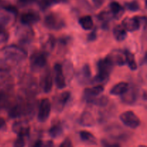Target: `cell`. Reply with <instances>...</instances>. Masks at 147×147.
<instances>
[{
    "label": "cell",
    "instance_id": "obj_5",
    "mask_svg": "<svg viewBox=\"0 0 147 147\" xmlns=\"http://www.w3.org/2000/svg\"><path fill=\"white\" fill-rule=\"evenodd\" d=\"M51 111V103L47 98L41 100L39 106V111L37 114V120L40 122H45L47 120Z\"/></svg>",
    "mask_w": 147,
    "mask_h": 147
},
{
    "label": "cell",
    "instance_id": "obj_7",
    "mask_svg": "<svg viewBox=\"0 0 147 147\" xmlns=\"http://www.w3.org/2000/svg\"><path fill=\"white\" fill-rule=\"evenodd\" d=\"M54 72L55 86L59 89L65 88L66 87V81L64 73H63V69L61 65L58 64V63L55 65Z\"/></svg>",
    "mask_w": 147,
    "mask_h": 147
},
{
    "label": "cell",
    "instance_id": "obj_28",
    "mask_svg": "<svg viewBox=\"0 0 147 147\" xmlns=\"http://www.w3.org/2000/svg\"><path fill=\"white\" fill-rule=\"evenodd\" d=\"M9 34L7 32L2 28H0V43H4L7 41Z\"/></svg>",
    "mask_w": 147,
    "mask_h": 147
},
{
    "label": "cell",
    "instance_id": "obj_24",
    "mask_svg": "<svg viewBox=\"0 0 147 147\" xmlns=\"http://www.w3.org/2000/svg\"><path fill=\"white\" fill-rule=\"evenodd\" d=\"M65 74L66 78L68 79V80H70V78L73 76V65H72V63L70 61H66L65 63Z\"/></svg>",
    "mask_w": 147,
    "mask_h": 147
},
{
    "label": "cell",
    "instance_id": "obj_38",
    "mask_svg": "<svg viewBox=\"0 0 147 147\" xmlns=\"http://www.w3.org/2000/svg\"><path fill=\"white\" fill-rule=\"evenodd\" d=\"M139 147H146V146H144V145H142V146H139Z\"/></svg>",
    "mask_w": 147,
    "mask_h": 147
},
{
    "label": "cell",
    "instance_id": "obj_29",
    "mask_svg": "<svg viewBox=\"0 0 147 147\" xmlns=\"http://www.w3.org/2000/svg\"><path fill=\"white\" fill-rule=\"evenodd\" d=\"M53 144L51 142H48L47 143H43L41 140H38L35 142L33 147H50V146Z\"/></svg>",
    "mask_w": 147,
    "mask_h": 147
},
{
    "label": "cell",
    "instance_id": "obj_30",
    "mask_svg": "<svg viewBox=\"0 0 147 147\" xmlns=\"http://www.w3.org/2000/svg\"><path fill=\"white\" fill-rule=\"evenodd\" d=\"M60 0H42V4L45 7H48V6H51L53 4H57V3L60 2Z\"/></svg>",
    "mask_w": 147,
    "mask_h": 147
},
{
    "label": "cell",
    "instance_id": "obj_18",
    "mask_svg": "<svg viewBox=\"0 0 147 147\" xmlns=\"http://www.w3.org/2000/svg\"><path fill=\"white\" fill-rule=\"evenodd\" d=\"M79 24L84 30H90L93 27V20L90 16H85L79 19Z\"/></svg>",
    "mask_w": 147,
    "mask_h": 147
},
{
    "label": "cell",
    "instance_id": "obj_31",
    "mask_svg": "<svg viewBox=\"0 0 147 147\" xmlns=\"http://www.w3.org/2000/svg\"><path fill=\"white\" fill-rule=\"evenodd\" d=\"M59 147H73V144H72L71 140H70L69 138L65 139L63 142L61 143V144L60 145Z\"/></svg>",
    "mask_w": 147,
    "mask_h": 147
},
{
    "label": "cell",
    "instance_id": "obj_20",
    "mask_svg": "<svg viewBox=\"0 0 147 147\" xmlns=\"http://www.w3.org/2000/svg\"><path fill=\"white\" fill-rule=\"evenodd\" d=\"M91 76V72H90V68L88 64L85 65L83 67H82L81 70L80 71L78 74V78L79 80H81L84 83L86 80H88Z\"/></svg>",
    "mask_w": 147,
    "mask_h": 147
},
{
    "label": "cell",
    "instance_id": "obj_2",
    "mask_svg": "<svg viewBox=\"0 0 147 147\" xmlns=\"http://www.w3.org/2000/svg\"><path fill=\"white\" fill-rule=\"evenodd\" d=\"M3 51L7 58L14 62L22 61L25 59L27 55V53H26L25 50L14 45L4 47Z\"/></svg>",
    "mask_w": 147,
    "mask_h": 147
},
{
    "label": "cell",
    "instance_id": "obj_10",
    "mask_svg": "<svg viewBox=\"0 0 147 147\" xmlns=\"http://www.w3.org/2000/svg\"><path fill=\"white\" fill-rule=\"evenodd\" d=\"M40 20V16L34 12H27L23 14L20 18V22L24 25L34 24Z\"/></svg>",
    "mask_w": 147,
    "mask_h": 147
},
{
    "label": "cell",
    "instance_id": "obj_17",
    "mask_svg": "<svg viewBox=\"0 0 147 147\" xmlns=\"http://www.w3.org/2000/svg\"><path fill=\"white\" fill-rule=\"evenodd\" d=\"M80 138L83 142L88 144H96V139L91 133L87 131H81L80 132Z\"/></svg>",
    "mask_w": 147,
    "mask_h": 147
},
{
    "label": "cell",
    "instance_id": "obj_1",
    "mask_svg": "<svg viewBox=\"0 0 147 147\" xmlns=\"http://www.w3.org/2000/svg\"><path fill=\"white\" fill-rule=\"evenodd\" d=\"M98 75L95 77L96 83H103L109 79V76L113 70V63L109 56L101 59L98 62Z\"/></svg>",
    "mask_w": 147,
    "mask_h": 147
},
{
    "label": "cell",
    "instance_id": "obj_3",
    "mask_svg": "<svg viewBox=\"0 0 147 147\" xmlns=\"http://www.w3.org/2000/svg\"><path fill=\"white\" fill-rule=\"evenodd\" d=\"M44 24L50 30H59L65 27V24L61 17L56 14H50L45 18Z\"/></svg>",
    "mask_w": 147,
    "mask_h": 147
},
{
    "label": "cell",
    "instance_id": "obj_13",
    "mask_svg": "<svg viewBox=\"0 0 147 147\" xmlns=\"http://www.w3.org/2000/svg\"><path fill=\"white\" fill-rule=\"evenodd\" d=\"M80 123L83 126H93L96 123V121L90 112L84 111L80 116Z\"/></svg>",
    "mask_w": 147,
    "mask_h": 147
},
{
    "label": "cell",
    "instance_id": "obj_11",
    "mask_svg": "<svg viewBox=\"0 0 147 147\" xmlns=\"http://www.w3.org/2000/svg\"><path fill=\"white\" fill-rule=\"evenodd\" d=\"M70 98V93L69 91H65L63 92V93H62L61 94L58 96L57 100H56V103L55 104L56 109H57L58 111H63V108L65 107L66 103H67V101L69 100Z\"/></svg>",
    "mask_w": 147,
    "mask_h": 147
},
{
    "label": "cell",
    "instance_id": "obj_4",
    "mask_svg": "<svg viewBox=\"0 0 147 147\" xmlns=\"http://www.w3.org/2000/svg\"><path fill=\"white\" fill-rule=\"evenodd\" d=\"M120 120L125 126L131 129H136L141 124L140 119L131 111L122 113L120 116Z\"/></svg>",
    "mask_w": 147,
    "mask_h": 147
},
{
    "label": "cell",
    "instance_id": "obj_26",
    "mask_svg": "<svg viewBox=\"0 0 147 147\" xmlns=\"http://www.w3.org/2000/svg\"><path fill=\"white\" fill-rule=\"evenodd\" d=\"M90 102H93L95 104L99 106H104L108 103V98L106 96H102L100 98L97 99V100H93Z\"/></svg>",
    "mask_w": 147,
    "mask_h": 147
},
{
    "label": "cell",
    "instance_id": "obj_8",
    "mask_svg": "<svg viewBox=\"0 0 147 147\" xmlns=\"http://www.w3.org/2000/svg\"><path fill=\"white\" fill-rule=\"evenodd\" d=\"M141 19L139 17H126L122 22V27L126 30V31L134 32L140 28Z\"/></svg>",
    "mask_w": 147,
    "mask_h": 147
},
{
    "label": "cell",
    "instance_id": "obj_33",
    "mask_svg": "<svg viewBox=\"0 0 147 147\" xmlns=\"http://www.w3.org/2000/svg\"><path fill=\"white\" fill-rule=\"evenodd\" d=\"M102 144H103V147H121V146L118 144H111L109 142H106V141L103 140L102 141Z\"/></svg>",
    "mask_w": 147,
    "mask_h": 147
},
{
    "label": "cell",
    "instance_id": "obj_23",
    "mask_svg": "<svg viewBox=\"0 0 147 147\" xmlns=\"http://www.w3.org/2000/svg\"><path fill=\"white\" fill-rule=\"evenodd\" d=\"M63 134V129L59 125H54L49 130V135L52 138H57Z\"/></svg>",
    "mask_w": 147,
    "mask_h": 147
},
{
    "label": "cell",
    "instance_id": "obj_9",
    "mask_svg": "<svg viewBox=\"0 0 147 147\" xmlns=\"http://www.w3.org/2000/svg\"><path fill=\"white\" fill-rule=\"evenodd\" d=\"M104 90V87L102 85L93 86L92 88H88L84 90V96L88 101H90L92 98L99 96Z\"/></svg>",
    "mask_w": 147,
    "mask_h": 147
},
{
    "label": "cell",
    "instance_id": "obj_19",
    "mask_svg": "<svg viewBox=\"0 0 147 147\" xmlns=\"http://www.w3.org/2000/svg\"><path fill=\"white\" fill-rule=\"evenodd\" d=\"M124 56L126 63L128 65L129 68L131 70H136L137 69V65H136L134 55L133 53L126 50V51L124 52Z\"/></svg>",
    "mask_w": 147,
    "mask_h": 147
},
{
    "label": "cell",
    "instance_id": "obj_12",
    "mask_svg": "<svg viewBox=\"0 0 147 147\" xmlns=\"http://www.w3.org/2000/svg\"><path fill=\"white\" fill-rule=\"evenodd\" d=\"M129 88V86L126 82H120L115 85L110 90V93L113 96H122L124 94L128 89Z\"/></svg>",
    "mask_w": 147,
    "mask_h": 147
},
{
    "label": "cell",
    "instance_id": "obj_32",
    "mask_svg": "<svg viewBox=\"0 0 147 147\" xmlns=\"http://www.w3.org/2000/svg\"><path fill=\"white\" fill-rule=\"evenodd\" d=\"M37 0H18V3L20 5L27 6L35 3Z\"/></svg>",
    "mask_w": 147,
    "mask_h": 147
},
{
    "label": "cell",
    "instance_id": "obj_34",
    "mask_svg": "<svg viewBox=\"0 0 147 147\" xmlns=\"http://www.w3.org/2000/svg\"><path fill=\"white\" fill-rule=\"evenodd\" d=\"M4 9H5L7 11H9V12L13 13V14H16L17 13V9L14 7H12V6H7V7H4Z\"/></svg>",
    "mask_w": 147,
    "mask_h": 147
},
{
    "label": "cell",
    "instance_id": "obj_21",
    "mask_svg": "<svg viewBox=\"0 0 147 147\" xmlns=\"http://www.w3.org/2000/svg\"><path fill=\"white\" fill-rule=\"evenodd\" d=\"M122 99H123V101L126 103H129L130 104V103H134L135 101V100H136L135 91H134L132 90H129V88L124 94L122 95Z\"/></svg>",
    "mask_w": 147,
    "mask_h": 147
},
{
    "label": "cell",
    "instance_id": "obj_25",
    "mask_svg": "<svg viewBox=\"0 0 147 147\" xmlns=\"http://www.w3.org/2000/svg\"><path fill=\"white\" fill-rule=\"evenodd\" d=\"M126 7L128 9L132 11H136L139 9V4L136 1H133L131 2L126 3Z\"/></svg>",
    "mask_w": 147,
    "mask_h": 147
},
{
    "label": "cell",
    "instance_id": "obj_22",
    "mask_svg": "<svg viewBox=\"0 0 147 147\" xmlns=\"http://www.w3.org/2000/svg\"><path fill=\"white\" fill-rule=\"evenodd\" d=\"M110 9L113 14L116 17H120L123 13V8L116 1H113L110 4Z\"/></svg>",
    "mask_w": 147,
    "mask_h": 147
},
{
    "label": "cell",
    "instance_id": "obj_27",
    "mask_svg": "<svg viewBox=\"0 0 147 147\" xmlns=\"http://www.w3.org/2000/svg\"><path fill=\"white\" fill-rule=\"evenodd\" d=\"M25 146V141L24 136H19L14 143V147H24Z\"/></svg>",
    "mask_w": 147,
    "mask_h": 147
},
{
    "label": "cell",
    "instance_id": "obj_35",
    "mask_svg": "<svg viewBox=\"0 0 147 147\" xmlns=\"http://www.w3.org/2000/svg\"><path fill=\"white\" fill-rule=\"evenodd\" d=\"M96 39V30L95 31H93L92 32H90V34H89L88 37V40L89 41H93Z\"/></svg>",
    "mask_w": 147,
    "mask_h": 147
},
{
    "label": "cell",
    "instance_id": "obj_37",
    "mask_svg": "<svg viewBox=\"0 0 147 147\" xmlns=\"http://www.w3.org/2000/svg\"><path fill=\"white\" fill-rule=\"evenodd\" d=\"M5 126V121L2 118H0V129L3 128Z\"/></svg>",
    "mask_w": 147,
    "mask_h": 147
},
{
    "label": "cell",
    "instance_id": "obj_15",
    "mask_svg": "<svg viewBox=\"0 0 147 147\" xmlns=\"http://www.w3.org/2000/svg\"><path fill=\"white\" fill-rule=\"evenodd\" d=\"M42 88L45 93H49L51 91L53 88V78H52L50 72L46 73L45 76H44V78L42 80Z\"/></svg>",
    "mask_w": 147,
    "mask_h": 147
},
{
    "label": "cell",
    "instance_id": "obj_6",
    "mask_svg": "<svg viewBox=\"0 0 147 147\" xmlns=\"http://www.w3.org/2000/svg\"><path fill=\"white\" fill-rule=\"evenodd\" d=\"M47 63V55L45 53H35L30 57V65L32 70H37L45 67Z\"/></svg>",
    "mask_w": 147,
    "mask_h": 147
},
{
    "label": "cell",
    "instance_id": "obj_16",
    "mask_svg": "<svg viewBox=\"0 0 147 147\" xmlns=\"http://www.w3.org/2000/svg\"><path fill=\"white\" fill-rule=\"evenodd\" d=\"M113 36L118 41H123L127 37V32L126 30L121 25H117L113 29Z\"/></svg>",
    "mask_w": 147,
    "mask_h": 147
},
{
    "label": "cell",
    "instance_id": "obj_36",
    "mask_svg": "<svg viewBox=\"0 0 147 147\" xmlns=\"http://www.w3.org/2000/svg\"><path fill=\"white\" fill-rule=\"evenodd\" d=\"M94 4V5L96 7H100L103 5V2H104V0H92Z\"/></svg>",
    "mask_w": 147,
    "mask_h": 147
},
{
    "label": "cell",
    "instance_id": "obj_14",
    "mask_svg": "<svg viewBox=\"0 0 147 147\" xmlns=\"http://www.w3.org/2000/svg\"><path fill=\"white\" fill-rule=\"evenodd\" d=\"M12 129L14 133H17L19 136H27L30 131L28 126H26L22 122H15L13 124Z\"/></svg>",
    "mask_w": 147,
    "mask_h": 147
}]
</instances>
